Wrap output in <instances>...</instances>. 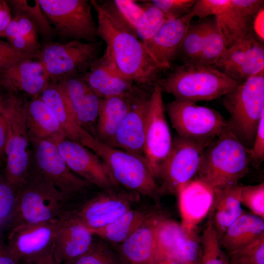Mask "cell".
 <instances>
[{
	"mask_svg": "<svg viewBox=\"0 0 264 264\" xmlns=\"http://www.w3.org/2000/svg\"><path fill=\"white\" fill-rule=\"evenodd\" d=\"M97 14V36L106 48L102 57L117 73L133 83L147 86L160 70L143 42L119 22L102 3L90 0Z\"/></svg>",
	"mask_w": 264,
	"mask_h": 264,
	"instance_id": "obj_1",
	"label": "cell"
},
{
	"mask_svg": "<svg viewBox=\"0 0 264 264\" xmlns=\"http://www.w3.org/2000/svg\"><path fill=\"white\" fill-rule=\"evenodd\" d=\"M249 150L230 131L204 149L197 178L214 188L235 186L249 172Z\"/></svg>",
	"mask_w": 264,
	"mask_h": 264,
	"instance_id": "obj_2",
	"label": "cell"
},
{
	"mask_svg": "<svg viewBox=\"0 0 264 264\" xmlns=\"http://www.w3.org/2000/svg\"><path fill=\"white\" fill-rule=\"evenodd\" d=\"M157 82L162 91L172 94L175 100L196 103L222 97L241 84L214 66L187 64L177 66Z\"/></svg>",
	"mask_w": 264,
	"mask_h": 264,
	"instance_id": "obj_3",
	"label": "cell"
},
{
	"mask_svg": "<svg viewBox=\"0 0 264 264\" xmlns=\"http://www.w3.org/2000/svg\"><path fill=\"white\" fill-rule=\"evenodd\" d=\"M66 199L51 184L36 172L28 173L19 186L9 220L10 228L26 224L59 220L65 211Z\"/></svg>",
	"mask_w": 264,
	"mask_h": 264,
	"instance_id": "obj_4",
	"label": "cell"
},
{
	"mask_svg": "<svg viewBox=\"0 0 264 264\" xmlns=\"http://www.w3.org/2000/svg\"><path fill=\"white\" fill-rule=\"evenodd\" d=\"M229 114L228 131L249 150L264 115V72L239 84L222 96Z\"/></svg>",
	"mask_w": 264,
	"mask_h": 264,
	"instance_id": "obj_5",
	"label": "cell"
},
{
	"mask_svg": "<svg viewBox=\"0 0 264 264\" xmlns=\"http://www.w3.org/2000/svg\"><path fill=\"white\" fill-rule=\"evenodd\" d=\"M86 148L101 158L118 186L158 200L156 179L143 156L110 147L94 136Z\"/></svg>",
	"mask_w": 264,
	"mask_h": 264,
	"instance_id": "obj_6",
	"label": "cell"
},
{
	"mask_svg": "<svg viewBox=\"0 0 264 264\" xmlns=\"http://www.w3.org/2000/svg\"><path fill=\"white\" fill-rule=\"evenodd\" d=\"M7 123L5 149V176L17 190L25 179L31 162L30 137L26 124L27 101L17 93L8 92L2 98Z\"/></svg>",
	"mask_w": 264,
	"mask_h": 264,
	"instance_id": "obj_7",
	"label": "cell"
},
{
	"mask_svg": "<svg viewBox=\"0 0 264 264\" xmlns=\"http://www.w3.org/2000/svg\"><path fill=\"white\" fill-rule=\"evenodd\" d=\"M100 42L73 40L66 43L49 42L41 47L38 60L51 81L81 76L99 58Z\"/></svg>",
	"mask_w": 264,
	"mask_h": 264,
	"instance_id": "obj_8",
	"label": "cell"
},
{
	"mask_svg": "<svg viewBox=\"0 0 264 264\" xmlns=\"http://www.w3.org/2000/svg\"><path fill=\"white\" fill-rule=\"evenodd\" d=\"M165 109L180 137L210 144L228 131V120L213 109L175 100L165 104Z\"/></svg>",
	"mask_w": 264,
	"mask_h": 264,
	"instance_id": "obj_9",
	"label": "cell"
},
{
	"mask_svg": "<svg viewBox=\"0 0 264 264\" xmlns=\"http://www.w3.org/2000/svg\"><path fill=\"white\" fill-rule=\"evenodd\" d=\"M209 144L178 135L173 139L170 154L156 177L160 182L159 197L177 195L181 189L197 178L201 155Z\"/></svg>",
	"mask_w": 264,
	"mask_h": 264,
	"instance_id": "obj_10",
	"label": "cell"
},
{
	"mask_svg": "<svg viewBox=\"0 0 264 264\" xmlns=\"http://www.w3.org/2000/svg\"><path fill=\"white\" fill-rule=\"evenodd\" d=\"M54 33L75 40L96 41L97 26L88 0H38Z\"/></svg>",
	"mask_w": 264,
	"mask_h": 264,
	"instance_id": "obj_11",
	"label": "cell"
},
{
	"mask_svg": "<svg viewBox=\"0 0 264 264\" xmlns=\"http://www.w3.org/2000/svg\"><path fill=\"white\" fill-rule=\"evenodd\" d=\"M117 187L102 191L70 211L71 216L81 225L93 231L111 223L139 202L140 195Z\"/></svg>",
	"mask_w": 264,
	"mask_h": 264,
	"instance_id": "obj_12",
	"label": "cell"
},
{
	"mask_svg": "<svg viewBox=\"0 0 264 264\" xmlns=\"http://www.w3.org/2000/svg\"><path fill=\"white\" fill-rule=\"evenodd\" d=\"M162 92L158 82L155 83L146 109L143 156L155 178L170 154L173 142L165 116Z\"/></svg>",
	"mask_w": 264,
	"mask_h": 264,
	"instance_id": "obj_13",
	"label": "cell"
},
{
	"mask_svg": "<svg viewBox=\"0 0 264 264\" xmlns=\"http://www.w3.org/2000/svg\"><path fill=\"white\" fill-rule=\"evenodd\" d=\"M29 137L33 148L35 172L54 186L66 200L89 186L90 184L69 168L54 143Z\"/></svg>",
	"mask_w": 264,
	"mask_h": 264,
	"instance_id": "obj_14",
	"label": "cell"
},
{
	"mask_svg": "<svg viewBox=\"0 0 264 264\" xmlns=\"http://www.w3.org/2000/svg\"><path fill=\"white\" fill-rule=\"evenodd\" d=\"M214 66L232 80L242 83L264 72V45L252 35L239 40L225 52Z\"/></svg>",
	"mask_w": 264,
	"mask_h": 264,
	"instance_id": "obj_15",
	"label": "cell"
},
{
	"mask_svg": "<svg viewBox=\"0 0 264 264\" xmlns=\"http://www.w3.org/2000/svg\"><path fill=\"white\" fill-rule=\"evenodd\" d=\"M53 143L69 168L89 184L101 190L119 186L113 180L104 163L92 151L66 138Z\"/></svg>",
	"mask_w": 264,
	"mask_h": 264,
	"instance_id": "obj_16",
	"label": "cell"
},
{
	"mask_svg": "<svg viewBox=\"0 0 264 264\" xmlns=\"http://www.w3.org/2000/svg\"><path fill=\"white\" fill-rule=\"evenodd\" d=\"M166 217L161 210L152 209L142 224L124 242L110 244L122 264H154L157 230Z\"/></svg>",
	"mask_w": 264,
	"mask_h": 264,
	"instance_id": "obj_17",
	"label": "cell"
},
{
	"mask_svg": "<svg viewBox=\"0 0 264 264\" xmlns=\"http://www.w3.org/2000/svg\"><path fill=\"white\" fill-rule=\"evenodd\" d=\"M62 219L11 228L7 244L8 248L21 263L39 255L53 245Z\"/></svg>",
	"mask_w": 264,
	"mask_h": 264,
	"instance_id": "obj_18",
	"label": "cell"
},
{
	"mask_svg": "<svg viewBox=\"0 0 264 264\" xmlns=\"http://www.w3.org/2000/svg\"><path fill=\"white\" fill-rule=\"evenodd\" d=\"M194 17L189 13L168 20L151 38L142 42L161 70L171 68L179 57L183 40Z\"/></svg>",
	"mask_w": 264,
	"mask_h": 264,
	"instance_id": "obj_19",
	"label": "cell"
},
{
	"mask_svg": "<svg viewBox=\"0 0 264 264\" xmlns=\"http://www.w3.org/2000/svg\"><path fill=\"white\" fill-rule=\"evenodd\" d=\"M150 95L136 88L132 96L130 109L115 134L112 147L143 156L146 109Z\"/></svg>",
	"mask_w": 264,
	"mask_h": 264,
	"instance_id": "obj_20",
	"label": "cell"
},
{
	"mask_svg": "<svg viewBox=\"0 0 264 264\" xmlns=\"http://www.w3.org/2000/svg\"><path fill=\"white\" fill-rule=\"evenodd\" d=\"M50 82L44 66L37 59L24 60L0 71V87L8 92H23L38 97Z\"/></svg>",
	"mask_w": 264,
	"mask_h": 264,
	"instance_id": "obj_21",
	"label": "cell"
},
{
	"mask_svg": "<svg viewBox=\"0 0 264 264\" xmlns=\"http://www.w3.org/2000/svg\"><path fill=\"white\" fill-rule=\"evenodd\" d=\"M263 6V0H230L226 10L215 17L227 48L242 39L252 35L251 26L253 17Z\"/></svg>",
	"mask_w": 264,
	"mask_h": 264,
	"instance_id": "obj_22",
	"label": "cell"
},
{
	"mask_svg": "<svg viewBox=\"0 0 264 264\" xmlns=\"http://www.w3.org/2000/svg\"><path fill=\"white\" fill-rule=\"evenodd\" d=\"M94 235L76 220L69 211L61 220L54 241V257L64 264L86 252L92 245Z\"/></svg>",
	"mask_w": 264,
	"mask_h": 264,
	"instance_id": "obj_23",
	"label": "cell"
},
{
	"mask_svg": "<svg viewBox=\"0 0 264 264\" xmlns=\"http://www.w3.org/2000/svg\"><path fill=\"white\" fill-rule=\"evenodd\" d=\"M181 225L196 228L207 217L211 207L214 189L196 178L178 192Z\"/></svg>",
	"mask_w": 264,
	"mask_h": 264,
	"instance_id": "obj_24",
	"label": "cell"
},
{
	"mask_svg": "<svg viewBox=\"0 0 264 264\" xmlns=\"http://www.w3.org/2000/svg\"><path fill=\"white\" fill-rule=\"evenodd\" d=\"M58 120L66 138L84 146L91 134L78 122L70 104L58 83L50 81L39 96Z\"/></svg>",
	"mask_w": 264,
	"mask_h": 264,
	"instance_id": "obj_25",
	"label": "cell"
},
{
	"mask_svg": "<svg viewBox=\"0 0 264 264\" xmlns=\"http://www.w3.org/2000/svg\"><path fill=\"white\" fill-rule=\"evenodd\" d=\"M57 83L66 95L80 125L85 130L86 126L96 123L101 99L82 76L67 78Z\"/></svg>",
	"mask_w": 264,
	"mask_h": 264,
	"instance_id": "obj_26",
	"label": "cell"
},
{
	"mask_svg": "<svg viewBox=\"0 0 264 264\" xmlns=\"http://www.w3.org/2000/svg\"><path fill=\"white\" fill-rule=\"evenodd\" d=\"M82 77L100 99L130 95L137 88L133 82L114 71L102 57Z\"/></svg>",
	"mask_w": 264,
	"mask_h": 264,
	"instance_id": "obj_27",
	"label": "cell"
},
{
	"mask_svg": "<svg viewBox=\"0 0 264 264\" xmlns=\"http://www.w3.org/2000/svg\"><path fill=\"white\" fill-rule=\"evenodd\" d=\"M242 185L214 188L213 202L208 219L211 220L220 240L230 225L245 211L240 200Z\"/></svg>",
	"mask_w": 264,
	"mask_h": 264,
	"instance_id": "obj_28",
	"label": "cell"
},
{
	"mask_svg": "<svg viewBox=\"0 0 264 264\" xmlns=\"http://www.w3.org/2000/svg\"><path fill=\"white\" fill-rule=\"evenodd\" d=\"M133 92L101 99L94 135L97 139L112 146L117 131L130 109Z\"/></svg>",
	"mask_w": 264,
	"mask_h": 264,
	"instance_id": "obj_29",
	"label": "cell"
},
{
	"mask_svg": "<svg viewBox=\"0 0 264 264\" xmlns=\"http://www.w3.org/2000/svg\"><path fill=\"white\" fill-rule=\"evenodd\" d=\"M26 118L29 137L52 143L66 138L57 118L39 96L27 101Z\"/></svg>",
	"mask_w": 264,
	"mask_h": 264,
	"instance_id": "obj_30",
	"label": "cell"
},
{
	"mask_svg": "<svg viewBox=\"0 0 264 264\" xmlns=\"http://www.w3.org/2000/svg\"><path fill=\"white\" fill-rule=\"evenodd\" d=\"M263 235L264 219L245 211L227 228L220 242L222 248L230 254Z\"/></svg>",
	"mask_w": 264,
	"mask_h": 264,
	"instance_id": "obj_31",
	"label": "cell"
},
{
	"mask_svg": "<svg viewBox=\"0 0 264 264\" xmlns=\"http://www.w3.org/2000/svg\"><path fill=\"white\" fill-rule=\"evenodd\" d=\"M152 210L132 208L92 234L110 244H120L142 224Z\"/></svg>",
	"mask_w": 264,
	"mask_h": 264,
	"instance_id": "obj_32",
	"label": "cell"
},
{
	"mask_svg": "<svg viewBox=\"0 0 264 264\" xmlns=\"http://www.w3.org/2000/svg\"><path fill=\"white\" fill-rule=\"evenodd\" d=\"M226 48L225 39L215 17H209L203 47L195 64L214 66Z\"/></svg>",
	"mask_w": 264,
	"mask_h": 264,
	"instance_id": "obj_33",
	"label": "cell"
},
{
	"mask_svg": "<svg viewBox=\"0 0 264 264\" xmlns=\"http://www.w3.org/2000/svg\"><path fill=\"white\" fill-rule=\"evenodd\" d=\"M208 18L190 23L183 40L179 56L183 64H195L203 47Z\"/></svg>",
	"mask_w": 264,
	"mask_h": 264,
	"instance_id": "obj_34",
	"label": "cell"
},
{
	"mask_svg": "<svg viewBox=\"0 0 264 264\" xmlns=\"http://www.w3.org/2000/svg\"><path fill=\"white\" fill-rule=\"evenodd\" d=\"M181 226L172 259L181 264H200L201 250L197 228Z\"/></svg>",
	"mask_w": 264,
	"mask_h": 264,
	"instance_id": "obj_35",
	"label": "cell"
},
{
	"mask_svg": "<svg viewBox=\"0 0 264 264\" xmlns=\"http://www.w3.org/2000/svg\"><path fill=\"white\" fill-rule=\"evenodd\" d=\"M181 229V223L167 217L161 221L156 233L154 264L165 259H172Z\"/></svg>",
	"mask_w": 264,
	"mask_h": 264,
	"instance_id": "obj_36",
	"label": "cell"
},
{
	"mask_svg": "<svg viewBox=\"0 0 264 264\" xmlns=\"http://www.w3.org/2000/svg\"><path fill=\"white\" fill-rule=\"evenodd\" d=\"M102 4L119 22L135 34L136 26L145 10L144 4L132 0H114Z\"/></svg>",
	"mask_w": 264,
	"mask_h": 264,
	"instance_id": "obj_37",
	"label": "cell"
},
{
	"mask_svg": "<svg viewBox=\"0 0 264 264\" xmlns=\"http://www.w3.org/2000/svg\"><path fill=\"white\" fill-rule=\"evenodd\" d=\"M200 264H229L228 256L223 251L213 224L208 219L200 236Z\"/></svg>",
	"mask_w": 264,
	"mask_h": 264,
	"instance_id": "obj_38",
	"label": "cell"
},
{
	"mask_svg": "<svg viewBox=\"0 0 264 264\" xmlns=\"http://www.w3.org/2000/svg\"><path fill=\"white\" fill-rule=\"evenodd\" d=\"M64 264H122L111 245L98 238L84 253Z\"/></svg>",
	"mask_w": 264,
	"mask_h": 264,
	"instance_id": "obj_39",
	"label": "cell"
},
{
	"mask_svg": "<svg viewBox=\"0 0 264 264\" xmlns=\"http://www.w3.org/2000/svg\"><path fill=\"white\" fill-rule=\"evenodd\" d=\"M14 10L15 13L25 16L34 22L39 34L45 38H50L55 34L54 29L49 22L38 0H34L30 4L26 0H10L6 1Z\"/></svg>",
	"mask_w": 264,
	"mask_h": 264,
	"instance_id": "obj_40",
	"label": "cell"
},
{
	"mask_svg": "<svg viewBox=\"0 0 264 264\" xmlns=\"http://www.w3.org/2000/svg\"><path fill=\"white\" fill-rule=\"evenodd\" d=\"M144 5V12L135 30L136 36L142 42L151 38L167 21L161 10L150 1Z\"/></svg>",
	"mask_w": 264,
	"mask_h": 264,
	"instance_id": "obj_41",
	"label": "cell"
},
{
	"mask_svg": "<svg viewBox=\"0 0 264 264\" xmlns=\"http://www.w3.org/2000/svg\"><path fill=\"white\" fill-rule=\"evenodd\" d=\"M227 256L229 264H264V235Z\"/></svg>",
	"mask_w": 264,
	"mask_h": 264,
	"instance_id": "obj_42",
	"label": "cell"
},
{
	"mask_svg": "<svg viewBox=\"0 0 264 264\" xmlns=\"http://www.w3.org/2000/svg\"><path fill=\"white\" fill-rule=\"evenodd\" d=\"M240 200L251 213L264 219V183L242 186Z\"/></svg>",
	"mask_w": 264,
	"mask_h": 264,
	"instance_id": "obj_43",
	"label": "cell"
},
{
	"mask_svg": "<svg viewBox=\"0 0 264 264\" xmlns=\"http://www.w3.org/2000/svg\"><path fill=\"white\" fill-rule=\"evenodd\" d=\"M150 1L161 10L168 20L177 19L190 13L196 0H152Z\"/></svg>",
	"mask_w": 264,
	"mask_h": 264,
	"instance_id": "obj_44",
	"label": "cell"
},
{
	"mask_svg": "<svg viewBox=\"0 0 264 264\" xmlns=\"http://www.w3.org/2000/svg\"><path fill=\"white\" fill-rule=\"evenodd\" d=\"M4 37L17 50L25 53L38 56L40 52L37 50L23 36L15 17H13L7 26L4 32Z\"/></svg>",
	"mask_w": 264,
	"mask_h": 264,
	"instance_id": "obj_45",
	"label": "cell"
},
{
	"mask_svg": "<svg viewBox=\"0 0 264 264\" xmlns=\"http://www.w3.org/2000/svg\"><path fill=\"white\" fill-rule=\"evenodd\" d=\"M17 190L0 176V224L10 218L16 197Z\"/></svg>",
	"mask_w": 264,
	"mask_h": 264,
	"instance_id": "obj_46",
	"label": "cell"
},
{
	"mask_svg": "<svg viewBox=\"0 0 264 264\" xmlns=\"http://www.w3.org/2000/svg\"><path fill=\"white\" fill-rule=\"evenodd\" d=\"M230 3V0H196L190 13L200 19L216 17L223 12Z\"/></svg>",
	"mask_w": 264,
	"mask_h": 264,
	"instance_id": "obj_47",
	"label": "cell"
},
{
	"mask_svg": "<svg viewBox=\"0 0 264 264\" xmlns=\"http://www.w3.org/2000/svg\"><path fill=\"white\" fill-rule=\"evenodd\" d=\"M36 55L20 51L13 47L8 42L0 40V71L17 62L37 59Z\"/></svg>",
	"mask_w": 264,
	"mask_h": 264,
	"instance_id": "obj_48",
	"label": "cell"
},
{
	"mask_svg": "<svg viewBox=\"0 0 264 264\" xmlns=\"http://www.w3.org/2000/svg\"><path fill=\"white\" fill-rule=\"evenodd\" d=\"M250 164L259 167L264 160V115L259 123L253 144L249 150Z\"/></svg>",
	"mask_w": 264,
	"mask_h": 264,
	"instance_id": "obj_49",
	"label": "cell"
},
{
	"mask_svg": "<svg viewBox=\"0 0 264 264\" xmlns=\"http://www.w3.org/2000/svg\"><path fill=\"white\" fill-rule=\"evenodd\" d=\"M20 30L27 41L38 51L40 52L41 46L39 43L38 29L35 24L29 18L24 15L15 13Z\"/></svg>",
	"mask_w": 264,
	"mask_h": 264,
	"instance_id": "obj_50",
	"label": "cell"
},
{
	"mask_svg": "<svg viewBox=\"0 0 264 264\" xmlns=\"http://www.w3.org/2000/svg\"><path fill=\"white\" fill-rule=\"evenodd\" d=\"M264 6L261 7L254 15L251 26L253 36L260 42L264 44Z\"/></svg>",
	"mask_w": 264,
	"mask_h": 264,
	"instance_id": "obj_51",
	"label": "cell"
},
{
	"mask_svg": "<svg viewBox=\"0 0 264 264\" xmlns=\"http://www.w3.org/2000/svg\"><path fill=\"white\" fill-rule=\"evenodd\" d=\"M22 264H59L54 257V244L49 248L29 260L24 261Z\"/></svg>",
	"mask_w": 264,
	"mask_h": 264,
	"instance_id": "obj_52",
	"label": "cell"
},
{
	"mask_svg": "<svg viewBox=\"0 0 264 264\" xmlns=\"http://www.w3.org/2000/svg\"><path fill=\"white\" fill-rule=\"evenodd\" d=\"M12 18L7 2L0 0V37H4L5 30Z\"/></svg>",
	"mask_w": 264,
	"mask_h": 264,
	"instance_id": "obj_53",
	"label": "cell"
},
{
	"mask_svg": "<svg viewBox=\"0 0 264 264\" xmlns=\"http://www.w3.org/2000/svg\"><path fill=\"white\" fill-rule=\"evenodd\" d=\"M2 98L0 101V158L5 155L7 138V123Z\"/></svg>",
	"mask_w": 264,
	"mask_h": 264,
	"instance_id": "obj_54",
	"label": "cell"
},
{
	"mask_svg": "<svg viewBox=\"0 0 264 264\" xmlns=\"http://www.w3.org/2000/svg\"><path fill=\"white\" fill-rule=\"evenodd\" d=\"M0 264H22L12 253L7 244L0 242Z\"/></svg>",
	"mask_w": 264,
	"mask_h": 264,
	"instance_id": "obj_55",
	"label": "cell"
},
{
	"mask_svg": "<svg viewBox=\"0 0 264 264\" xmlns=\"http://www.w3.org/2000/svg\"><path fill=\"white\" fill-rule=\"evenodd\" d=\"M154 264H181L178 261L172 259H165L154 263Z\"/></svg>",
	"mask_w": 264,
	"mask_h": 264,
	"instance_id": "obj_56",
	"label": "cell"
},
{
	"mask_svg": "<svg viewBox=\"0 0 264 264\" xmlns=\"http://www.w3.org/2000/svg\"><path fill=\"white\" fill-rule=\"evenodd\" d=\"M2 95H1V92H0V101L2 98Z\"/></svg>",
	"mask_w": 264,
	"mask_h": 264,
	"instance_id": "obj_57",
	"label": "cell"
}]
</instances>
